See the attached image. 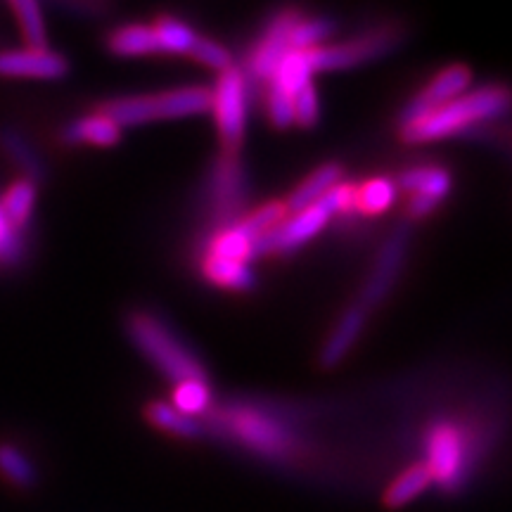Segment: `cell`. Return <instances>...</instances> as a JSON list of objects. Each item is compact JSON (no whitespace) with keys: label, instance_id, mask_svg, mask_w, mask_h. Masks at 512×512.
Listing matches in <instances>:
<instances>
[{"label":"cell","instance_id":"16","mask_svg":"<svg viewBox=\"0 0 512 512\" xmlns=\"http://www.w3.org/2000/svg\"><path fill=\"white\" fill-rule=\"evenodd\" d=\"M430 484H432V475L430 470H427V465L408 467V470L403 472L401 477H396L394 482L389 484V489L384 491V505L394 510L403 508V505L415 501V498H418Z\"/></svg>","mask_w":512,"mask_h":512},{"label":"cell","instance_id":"23","mask_svg":"<svg viewBox=\"0 0 512 512\" xmlns=\"http://www.w3.org/2000/svg\"><path fill=\"white\" fill-rule=\"evenodd\" d=\"M12 12H15L19 29H22L24 41H27V48H48L46 22H43V12L38 8V3H34V0H15L12 3Z\"/></svg>","mask_w":512,"mask_h":512},{"label":"cell","instance_id":"14","mask_svg":"<svg viewBox=\"0 0 512 512\" xmlns=\"http://www.w3.org/2000/svg\"><path fill=\"white\" fill-rule=\"evenodd\" d=\"M363 320H366V309L363 306H354L344 313L342 320L337 323V328L332 330V335L325 342L323 351H320V366L332 368L349 354V349L354 347L356 337L361 335Z\"/></svg>","mask_w":512,"mask_h":512},{"label":"cell","instance_id":"15","mask_svg":"<svg viewBox=\"0 0 512 512\" xmlns=\"http://www.w3.org/2000/svg\"><path fill=\"white\" fill-rule=\"evenodd\" d=\"M119 138L121 128L114 124V121L102 117V114H93V117L74 121V124H69L62 131V140L69 145L91 143L100 147H110L114 143H119Z\"/></svg>","mask_w":512,"mask_h":512},{"label":"cell","instance_id":"11","mask_svg":"<svg viewBox=\"0 0 512 512\" xmlns=\"http://www.w3.org/2000/svg\"><path fill=\"white\" fill-rule=\"evenodd\" d=\"M297 22H299L297 12H283V15L268 27L264 41L259 43V48H256L254 60H252L254 74L259 76V79L271 81L275 72H278L280 62L285 60L287 53H292L290 31Z\"/></svg>","mask_w":512,"mask_h":512},{"label":"cell","instance_id":"32","mask_svg":"<svg viewBox=\"0 0 512 512\" xmlns=\"http://www.w3.org/2000/svg\"><path fill=\"white\" fill-rule=\"evenodd\" d=\"M188 55L200 60L202 64H207L211 69H219V72H226V69L233 67V57H230L228 50L219 46L216 41H209V38L197 36Z\"/></svg>","mask_w":512,"mask_h":512},{"label":"cell","instance_id":"33","mask_svg":"<svg viewBox=\"0 0 512 512\" xmlns=\"http://www.w3.org/2000/svg\"><path fill=\"white\" fill-rule=\"evenodd\" d=\"M292 107H294V124L311 128L318 121V95L313 83H306L302 91L292 95Z\"/></svg>","mask_w":512,"mask_h":512},{"label":"cell","instance_id":"20","mask_svg":"<svg viewBox=\"0 0 512 512\" xmlns=\"http://www.w3.org/2000/svg\"><path fill=\"white\" fill-rule=\"evenodd\" d=\"M110 50L117 55H147L159 53V43L152 27H140V24H131V27H121L110 36Z\"/></svg>","mask_w":512,"mask_h":512},{"label":"cell","instance_id":"25","mask_svg":"<svg viewBox=\"0 0 512 512\" xmlns=\"http://www.w3.org/2000/svg\"><path fill=\"white\" fill-rule=\"evenodd\" d=\"M204 271L214 283L223 287H233V290H252L254 287V273L249 271L240 261L219 259V256H209Z\"/></svg>","mask_w":512,"mask_h":512},{"label":"cell","instance_id":"36","mask_svg":"<svg viewBox=\"0 0 512 512\" xmlns=\"http://www.w3.org/2000/svg\"><path fill=\"white\" fill-rule=\"evenodd\" d=\"M354 200H356V188H354V185H335V188H332L328 195H325L323 200L316 204V209L323 211V214L330 219L332 214H339V211L356 209L354 207Z\"/></svg>","mask_w":512,"mask_h":512},{"label":"cell","instance_id":"28","mask_svg":"<svg viewBox=\"0 0 512 512\" xmlns=\"http://www.w3.org/2000/svg\"><path fill=\"white\" fill-rule=\"evenodd\" d=\"M394 202V185L384 178H375L368 181L361 188H356V200L354 207L366 211V214H380Z\"/></svg>","mask_w":512,"mask_h":512},{"label":"cell","instance_id":"35","mask_svg":"<svg viewBox=\"0 0 512 512\" xmlns=\"http://www.w3.org/2000/svg\"><path fill=\"white\" fill-rule=\"evenodd\" d=\"M19 259H22V238H19V230L0 211V264L15 266Z\"/></svg>","mask_w":512,"mask_h":512},{"label":"cell","instance_id":"18","mask_svg":"<svg viewBox=\"0 0 512 512\" xmlns=\"http://www.w3.org/2000/svg\"><path fill=\"white\" fill-rule=\"evenodd\" d=\"M399 185L411 195L427 197L432 202H441L451 188V176L444 169H413L401 176Z\"/></svg>","mask_w":512,"mask_h":512},{"label":"cell","instance_id":"8","mask_svg":"<svg viewBox=\"0 0 512 512\" xmlns=\"http://www.w3.org/2000/svg\"><path fill=\"white\" fill-rule=\"evenodd\" d=\"M69 64L62 55L43 48L3 50L0 53V76H27V79H60L67 74Z\"/></svg>","mask_w":512,"mask_h":512},{"label":"cell","instance_id":"31","mask_svg":"<svg viewBox=\"0 0 512 512\" xmlns=\"http://www.w3.org/2000/svg\"><path fill=\"white\" fill-rule=\"evenodd\" d=\"M211 256H219V259L240 261V264H245L247 259H252V242H249L245 235L240 233V230L230 228L214 240V245H211Z\"/></svg>","mask_w":512,"mask_h":512},{"label":"cell","instance_id":"5","mask_svg":"<svg viewBox=\"0 0 512 512\" xmlns=\"http://www.w3.org/2000/svg\"><path fill=\"white\" fill-rule=\"evenodd\" d=\"M396 43H399V31L380 29L373 31V34L354 38L349 43H342V46H318L313 50H304V53L309 57L313 72H318V69H347L389 53Z\"/></svg>","mask_w":512,"mask_h":512},{"label":"cell","instance_id":"3","mask_svg":"<svg viewBox=\"0 0 512 512\" xmlns=\"http://www.w3.org/2000/svg\"><path fill=\"white\" fill-rule=\"evenodd\" d=\"M128 335H131L133 344L150 358L155 366L162 370L166 377L181 382L190 380H207L204 370L195 356L178 342L174 332L164 328L157 318L145 316V313H136L128 318Z\"/></svg>","mask_w":512,"mask_h":512},{"label":"cell","instance_id":"6","mask_svg":"<svg viewBox=\"0 0 512 512\" xmlns=\"http://www.w3.org/2000/svg\"><path fill=\"white\" fill-rule=\"evenodd\" d=\"M470 79V69L463 67V64H453V67L444 69V72H441L437 79H434L430 86L406 107V110H403L401 126H411L422 117H427V114L439 110V107L448 105L451 100L460 98V95L467 91V86H470Z\"/></svg>","mask_w":512,"mask_h":512},{"label":"cell","instance_id":"10","mask_svg":"<svg viewBox=\"0 0 512 512\" xmlns=\"http://www.w3.org/2000/svg\"><path fill=\"white\" fill-rule=\"evenodd\" d=\"M430 470L432 482L437 479L444 486H456L463 470V441L456 427L439 425L430 439Z\"/></svg>","mask_w":512,"mask_h":512},{"label":"cell","instance_id":"22","mask_svg":"<svg viewBox=\"0 0 512 512\" xmlns=\"http://www.w3.org/2000/svg\"><path fill=\"white\" fill-rule=\"evenodd\" d=\"M311 64H309V57H306L304 50H292V53H287V57L283 62H280L278 72L268 83H275V86L283 88L285 93L294 95L297 91H302L306 83H311Z\"/></svg>","mask_w":512,"mask_h":512},{"label":"cell","instance_id":"7","mask_svg":"<svg viewBox=\"0 0 512 512\" xmlns=\"http://www.w3.org/2000/svg\"><path fill=\"white\" fill-rule=\"evenodd\" d=\"M325 223H328V216L320 209H306L294 214L292 219L280 223L278 228H273L271 233L264 235L254 245L252 256L268 254V252H290V249L304 245L306 240H311L318 230H323Z\"/></svg>","mask_w":512,"mask_h":512},{"label":"cell","instance_id":"24","mask_svg":"<svg viewBox=\"0 0 512 512\" xmlns=\"http://www.w3.org/2000/svg\"><path fill=\"white\" fill-rule=\"evenodd\" d=\"M0 475L17 489H31L36 484V470L31 460L10 444H0Z\"/></svg>","mask_w":512,"mask_h":512},{"label":"cell","instance_id":"27","mask_svg":"<svg viewBox=\"0 0 512 512\" xmlns=\"http://www.w3.org/2000/svg\"><path fill=\"white\" fill-rule=\"evenodd\" d=\"M152 29H155L159 50H169V53H190L197 38L195 31L174 17H162Z\"/></svg>","mask_w":512,"mask_h":512},{"label":"cell","instance_id":"21","mask_svg":"<svg viewBox=\"0 0 512 512\" xmlns=\"http://www.w3.org/2000/svg\"><path fill=\"white\" fill-rule=\"evenodd\" d=\"M287 216V207L285 202H271L266 204V207L256 209L254 214H249L245 221H240L238 226H233L235 230H240L245 238L252 242V252H254V245L259 242L264 235L271 233L273 228H278L280 223L285 221Z\"/></svg>","mask_w":512,"mask_h":512},{"label":"cell","instance_id":"26","mask_svg":"<svg viewBox=\"0 0 512 512\" xmlns=\"http://www.w3.org/2000/svg\"><path fill=\"white\" fill-rule=\"evenodd\" d=\"M145 413L152 425H157L159 430L174 432L178 437H197V434L202 432V427L197 425L195 418L178 413L174 406H169V403H152V406H147Z\"/></svg>","mask_w":512,"mask_h":512},{"label":"cell","instance_id":"13","mask_svg":"<svg viewBox=\"0 0 512 512\" xmlns=\"http://www.w3.org/2000/svg\"><path fill=\"white\" fill-rule=\"evenodd\" d=\"M342 174L344 171L339 164L320 166L316 174H311L302 185H299L297 190L292 192L290 197H287V202H285L287 211L299 214V211L316 207V204L323 200V197L328 195L335 185H339V181H342Z\"/></svg>","mask_w":512,"mask_h":512},{"label":"cell","instance_id":"34","mask_svg":"<svg viewBox=\"0 0 512 512\" xmlns=\"http://www.w3.org/2000/svg\"><path fill=\"white\" fill-rule=\"evenodd\" d=\"M268 114H271V121L278 128H287L294 124L292 95L285 93L280 86H275V83L268 86Z\"/></svg>","mask_w":512,"mask_h":512},{"label":"cell","instance_id":"30","mask_svg":"<svg viewBox=\"0 0 512 512\" xmlns=\"http://www.w3.org/2000/svg\"><path fill=\"white\" fill-rule=\"evenodd\" d=\"M207 406H209L207 380H190V382L178 384L174 392V408L178 413L192 418V415L202 413Z\"/></svg>","mask_w":512,"mask_h":512},{"label":"cell","instance_id":"17","mask_svg":"<svg viewBox=\"0 0 512 512\" xmlns=\"http://www.w3.org/2000/svg\"><path fill=\"white\" fill-rule=\"evenodd\" d=\"M0 147H3L5 155L12 159V164H15L19 171H24V174H27V181L36 183L46 176V166H43L38 152H34V147H31L27 140L19 136L17 131L3 128V131H0Z\"/></svg>","mask_w":512,"mask_h":512},{"label":"cell","instance_id":"9","mask_svg":"<svg viewBox=\"0 0 512 512\" xmlns=\"http://www.w3.org/2000/svg\"><path fill=\"white\" fill-rule=\"evenodd\" d=\"M211 202H214V214L219 221H230L245 204V174L235 155H223L216 164Z\"/></svg>","mask_w":512,"mask_h":512},{"label":"cell","instance_id":"4","mask_svg":"<svg viewBox=\"0 0 512 512\" xmlns=\"http://www.w3.org/2000/svg\"><path fill=\"white\" fill-rule=\"evenodd\" d=\"M211 110L216 114L219 138L223 145V155L238 157L242 138H245V76L240 69L230 67L221 72L216 88L211 91Z\"/></svg>","mask_w":512,"mask_h":512},{"label":"cell","instance_id":"2","mask_svg":"<svg viewBox=\"0 0 512 512\" xmlns=\"http://www.w3.org/2000/svg\"><path fill=\"white\" fill-rule=\"evenodd\" d=\"M211 110V91L202 86L178 88V91L159 95H136V98L110 100L100 107L102 117L121 126L147 124L155 119H176L188 114H202Z\"/></svg>","mask_w":512,"mask_h":512},{"label":"cell","instance_id":"29","mask_svg":"<svg viewBox=\"0 0 512 512\" xmlns=\"http://www.w3.org/2000/svg\"><path fill=\"white\" fill-rule=\"evenodd\" d=\"M330 19H299L290 31V48L292 50H313L332 34Z\"/></svg>","mask_w":512,"mask_h":512},{"label":"cell","instance_id":"12","mask_svg":"<svg viewBox=\"0 0 512 512\" xmlns=\"http://www.w3.org/2000/svg\"><path fill=\"white\" fill-rule=\"evenodd\" d=\"M403 252H406V233H394L392 238L387 240V245L382 247L373 273H370L368 278L366 292H363V302H366V306L380 304L389 294V290H392L396 275L401 271Z\"/></svg>","mask_w":512,"mask_h":512},{"label":"cell","instance_id":"1","mask_svg":"<svg viewBox=\"0 0 512 512\" xmlns=\"http://www.w3.org/2000/svg\"><path fill=\"white\" fill-rule=\"evenodd\" d=\"M505 110H508V91L501 86H484L475 93H463L448 105L406 126L403 140L406 143H430V140L465 131L484 119H494Z\"/></svg>","mask_w":512,"mask_h":512},{"label":"cell","instance_id":"19","mask_svg":"<svg viewBox=\"0 0 512 512\" xmlns=\"http://www.w3.org/2000/svg\"><path fill=\"white\" fill-rule=\"evenodd\" d=\"M34 202H36V183L27 181V178H19L8 188V192L0 200V211L5 214L12 226L17 230L29 221L31 211H34Z\"/></svg>","mask_w":512,"mask_h":512}]
</instances>
